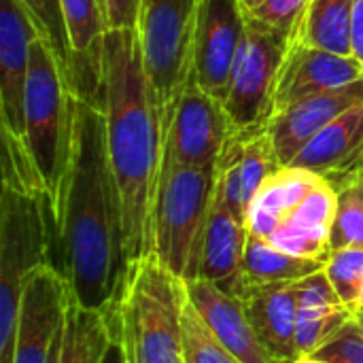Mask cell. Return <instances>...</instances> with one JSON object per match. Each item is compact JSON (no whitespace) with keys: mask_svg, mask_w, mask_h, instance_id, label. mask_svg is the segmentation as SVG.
I'll use <instances>...</instances> for the list:
<instances>
[{"mask_svg":"<svg viewBox=\"0 0 363 363\" xmlns=\"http://www.w3.org/2000/svg\"><path fill=\"white\" fill-rule=\"evenodd\" d=\"M57 249L72 302L87 311H113L130 259L100 100L74 96V140Z\"/></svg>","mask_w":363,"mask_h":363,"instance_id":"cell-1","label":"cell"},{"mask_svg":"<svg viewBox=\"0 0 363 363\" xmlns=\"http://www.w3.org/2000/svg\"><path fill=\"white\" fill-rule=\"evenodd\" d=\"M100 104L117 179L130 264L153 255L155 204L164 164V128L145 72L138 30H106Z\"/></svg>","mask_w":363,"mask_h":363,"instance_id":"cell-2","label":"cell"},{"mask_svg":"<svg viewBox=\"0 0 363 363\" xmlns=\"http://www.w3.org/2000/svg\"><path fill=\"white\" fill-rule=\"evenodd\" d=\"M336 208L338 191L332 183L311 170L281 166L253 198L247 230L289 255L325 262Z\"/></svg>","mask_w":363,"mask_h":363,"instance_id":"cell-3","label":"cell"},{"mask_svg":"<svg viewBox=\"0 0 363 363\" xmlns=\"http://www.w3.org/2000/svg\"><path fill=\"white\" fill-rule=\"evenodd\" d=\"M185 281L155 255L130 264L113 308L115 334L128 363H185Z\"/></svg>","mask_w":363,"mask_h":363,"instance_id":"cell-4","label":"cell"},{"mask_svg":"<svg viewBox=\"0 0 363 363\" xmlns=\"http://www.w3.org/2000/svg\"><path fill=\"white\" fill-rule=\"evenodd\" d=\"M23 119L26 147L60 230L74 140V91L53 51L38 36L30 49Z\"/></svg>","mask_w":363,"mask_h":363,"instance_id":"cell-5","label":"cell"},{"mask_svg":"<svg viewBox=\"0 0 363 363\" xmlns=\"http://www.w3.org/2000/svg\"><path fill=\"white\" fill-rule=\"evenodd\" d=\"M57 228L49 198L2 183L0 198V363H11L26 281L51 262Z\"/></svg>","mask_w":363,"mask_h":363,"instance_id":"cell-6","label":"cell"},{"mask_svg":"<svg viewBox=\"0 0 363 363\" xmlns=\"http://www.w3.org/2000/svg\"><path fill=\"white\" fill-rule=\"evenodd\" d=\"M215 166L162 164L153 255L179 279H198L204 228L215 198Z\"/></svg>","mask_w":363,"mask_h":363,"instance_id":"cell-7","label":"cell"},{"mask_svg":"<svg viewBox=\"0 0 363 363\" xmlns=\"http://www.w3.org/2000/svg\"><path fill=\"white\" fill-rule=\"evenodd\" d=\"M202 0H140L138 38L157 98L164 134L191 77V49Z\"/></svg>","mask_w":363,"mask_h":363,"instance_id":"cell-8","label":"cell"},{"mask_svg":"<svg viewBox=\"0 0 363 363\" xmlns=\"http://www.w3.org/2000/svg\"><path fill=\"white\" fill-rule=\"evenodd\" d=\"M245 19V36L223 100V108L236 130L259 125L270 119L279 72L289 45L287 36L251 21L247 15Z\"/></svg>","mask_w":363,"mask_h":363,"instance_id":"cell-9","label":"cell"},{"mask_svg":"<svg viewBox=\"0 0 363 363\" xmlns=\"http://www.w3.org/2000/svg\"><path fill=\"white\" fill-rule=\"evenodd\" d=\"M70 289L55 266H43L26 281L15 325L11 363H55L62 347Z\"/></svg>","mask_w":363,"mask_h":363,"instance_id":"cell-10","label":"cell"},{"mask_svg":"<svg viewBox=\"0 0 363 363\" xmlns=\"http://www.w3.org/2000/svg\"><path fill=\"white\" fill-rule=\"evenodd\" d=\"M232 130L223 104L189 77L164 134V164L215 166Z\"/></svg>","mask_w":363,"mask_h":363,"instance_id":"cell-11","label":"cell"},{"mask_svg":"<svg viewBox=\"0 0 363 363\" xmlns=\"http://www.w3.org/2000/svg\"><path fill=\"white\" fill-rule=\"evenodd\" d=\"M279 168L281 162L266 123L234 128L215 164V200L247 223L253 198Z\"/></svg>","mask_w":363,"mask_h":363,"instance_id":"cell-12","label":"cell"},{"mask_svg":"<svg viewBox=\"0 0 363 363\" xmlns=\"http://www.w3.org/2000/svg\"><path fill=\"white\" fill-rule=\"evenodd\" d=\"M247 19L238 0H202L191 49V77L223 104Z\"/></svg>","mask_w":363,"mask_h":363,"instance_id":"cell-13","label":"cell"},{"mask_svg":"<svg viewBox=\"0 0 363 363\" xmlns=\"http://www.w3.org/2000/svg\"><path fill=\"white\" fill-rule=\"evenodd\" d=\"M36 30L19 0H0V123L2 132L26 140L23 106L30 49Z\"/></svg>","mask_w":363,"mask_h":363,"instance_id":"cell-14","label":"cell"},{"mask_svg":"<svg viewBox=\"0 0 363 363\" xmlns=\"http://www.w3.org/2000/svg\"><path fill=\"white\" fill-rule=\"evenodd\" d=\"M357 81H363V64L357 57L289 40L277 81L274 111L315 94L342 89Z\"/></svg>","mask_w":363,"mask_h":363,"instance_id":"cell-15","label":"cell"},{"mask_svg":"<svg viewBox=\"0 0 363 363\" xmlns=\"http://www.w3.org/2000/svg\"><path fill=\"white\" fill-rule=\"evenodd\" d=\"M357 104H363V81L342 89L302 98L285 108L274 111L266 121V128L281 166H289L300 149L317 132H321L330 121Z\"/></svg>","mask_w":363,"mask_h":363,"instance_id":"cell-16","label":"cell"},{"mask_svg":"<svg viewBox=\"0 0 363 363\" xmlns=\"http://www.w3.org/2000/svg\"><path fill=\"white\" fill-rule=\"evenodd\" d=\"M289 166L311 170L336 189L363 174V104H357L317 132Z\"/></svg>","mask_w":363,"mask_h":363,"instance_id":"cell-17","label":"cell"},{"mask_svg":"<svg viewBox=\"0 0 363 363\" xmlns=\"http://www.w3.org/2000/svg\"><path fill=\"white\" fill-rule=\"evenodd\" d=\"M185 291L217 340L240 362L283 363L268 351L257 336L240 298L202 279L185 281Z\"/></svg>","mask_w":363,"mask_h":363,"instance_id":"cell-18","label":"cell"},{"mask_svg":"<svg viewBox=\"0 0 363 363\" xmlns=\"http://www.w3.org/2000/svg\"><path fill=\"white\" fill-rule=\"evenodd\" d=\"M70 43L72 66L68 85L77 98L100 100L102 45L106 34L100 0H60Z\"/></svg>","mask_w":363,"mask_h":363,"instance_id":"cell-19","label":"cell"},{"mask_svg":"<svg viewBox=\"0 0 363 363\" xmlns=\"http://www.w3.org/2000/svg\"><path fill=\"white\" fill-rule=\"evenodd\" d=\"M247 238V223L213 198L200 247L198 279L215 283L228 294L242 298L247 291L242 274Z\"/></svg>","mask_w":363,"mask_h":363,"instance_id":"cell-20","label":"cell"},{"mask_svg":"<svg viewBox=\"0 0 363 363\" xmlns=\"http://www.w3.org/2000/svg\"><path fill=\"white\" fill-rule=\"evenodd\" d=\"M240 300L268 351L283 363L298 359V281L253 285Z\"/></svg>","mask_w":363,"mask_h":363,"instance_id":"cell-21","label":"cell"},{"mask_svg":"<svg viewBox=\"0 0 363 363\" xmlns=\"http://www.w3.org/2000/svg\"><path fill=\"white\" fill-rule=\"evenodd\" d=\"M355 315L334 291L325 270L298 281V353L313 355Z\"/></svg>","mask_w":363,"mask_h":363,"instance_id":"cell-22","label":"cell"},{"mask_svg":"<svg viewBox=\"0 0 363 363\" xmlns=\"http://www.w3.org/2000/svg\"><path fill=\"white\" fill-rule=\"evenodd\" d=\"M113 338V311H87L70 300L55 363H100Z\"/></svg>","mask_w":363,"mask_h":363,"instance_id":"cell-23","label":"cell"},{"mask_svg":"<svg viewBox=\"0 0 363 363\" xmlns=\"http://www.w3.org/2000/svg\"><path fill=\"white\" fill-rule=\"evenodd\" d=\"M355 0H311L289 40H300L338 55H353L351 26Z\"/></svg>","mask_w":363,"mask_h":363,"instance_id":"cell-24","label":"cell"},{"mask_svg":"<svg viewBox=\"0 0 363 363\" xmlns=\"http://www.w3.org/2000/svg\"><path fill=\"white\" fill-rule=\"evenodd\" d=\"M325 262L321 259H306L289 255L277 247H272L268 240H262L257 236L247 238L245 249V287L253 285H266V283H285V281H300L308 274H315L323 270Z\"/></svg>","mask_w":363,"mask_h":363,"instance_id":"cell-25","label":"cell"},{"mask_svg":"<svg viewBox=\"0 0 363 363\" xmlns=\"http://www.w3.org/2000/svg\"><path fill=\"white\" fill-rule=\"evenodd\" d=\"M183 359L185 363H242L211 332L185 291L183 304Z\"/></svg>","mask_w":363,"mask_h":363,"instance_id":"cell-26","label":"cell"},{"mask_svg":"<svg viewBox=\"0 0 363 363\" xmlns=\"http://www.w3.org/2000/svg\"><path fill=\"white\" fill-rule=\"evenodd\" d=\"M19 2L23 4L38 38H43L49 45V49L53 51V55L60 62V66L66 74V81H68L70 66H72V53H70V43H68L60 0H19Z\"/></svg>","mask_w":363,"mask_h":363,"instance_id":"cell-27","label":"cell"},{"mask_svg":"<svg viewBox=\"0 0 363 363\" xmlns=\"http://www.w3.org/2000/svg\"><path fill=\"white\" fill-rule=\"evenodd\" d=\"M323 270L334 291L342 300V304L355 315L359 311L363 287V249L359 247L332 249Z\"/></svg>","mask_w":363,"mask_h":363,"instance_id":"cell-28","label":"cell"},{"mask_svg":"<svg viewBox=\"0 0 363 363\" xmlns=\"http://www.w3.org/2000/svg\"><path fill=\"white\" fill-rule=\"evenodd\" d=\"M338 191V208L332 228V249H363V174L342 185Z\"/></svg>","mask_w":363,"mask_h":363,"instance_id":"cell-29","label":"cell"},{"mask_svg":"<svg viewBox=\"0 0 363 363\" xmlns=\"http://www.w3.org/2000/svg\"><path fill=\"white\" fill-rule=\"evenodd\" d=\"M308 2L311 0H266L255 11L245 15L251 21L291 38L306 13Z\"/></svg>","mask_w":363,"mask_h":363,"instance_id":"cell-30","label":"cell"},{"mask_svg":"<svg viewBox=\"0 0 363 363\" xmlns=\"http://www.w3.org/2000/svg\"><path fill=\"white\" fill-rule=\"evenodd\" d=\"M313 357L328 363H363V330L355 317L332 334Z\"/></svg>","mask_w":363,"mask_h":363,"instance_id":"cell-31","label":"cell"},{"mask_svg":"<svg viewBox=\"0 0 363 363\" xmlns=\"http://www.w3.org/2000/svg\"><path fill=\"white\" fill-rule=\"evenodd\" d=\"M106 30H136L140 0H100Z\"/></svg>","mask_w":363,"mask_h":363,"instance_id":"cell-32","label":"cell"},{"mask_svg":"<svg viewBox=\"0 0 363 363\" xmlns=\"http://www.w3.org/2000/svg\"><path fill=\"white\" fill-rule=\"evenodd\" d=\"M351 51L363 64V0L353 2V26H351Z\"/></svg>","mask_w":363,"mask_h":363,"instance_id":"cell-33","label":"cell"},{"mask_svg":"<svg viewBox=\"0 0 363 363\" xmlns=\"http://www.w3.org/2000/svg\"><path fill=\"white\" fill-rule=\"evenodd\" d=\"M100 363H128L125 351H123V347H121V342H119V338L115 334V323H113V338H111V342H108V347L104 351V357H102Z\"/></svg>","mask_w":363,"mask_h":363,"instance_id":"cell-34","label":"cell"},{"mask_svg":"<svg viewBox=\"0 0 363 363\" xmlns=\"http://www.w3.org/2000/svg\"><path fill=\"white\" fill-rule=\"evenodd\" d=\"M240 2V9L245 11V13H251V11H255L259 4H264L266 0H238Z\"/></svg>","mask_w":363,"mask_h":363,"instance_id":"cell-35","label":"cell"},{"mask_svg":"<svg viewBox=\"0 0 363 363\" xmlns=\"http://www.w3.org/2000/svg\"><path fill=\"white\" fill-rule=\"evenodd\" d=\"M291 363H328V362H323V359H317V357H313V355H302V357L294 359Z\"/></svg>","mask_w":363,"mask_h":363,"instance_id":"cell-36","label":"cell"},{"mask_svg":"<svg viewBox=\"0 0 363 363\" xmlns=\"http://www.w3.org/2000/svg\"><path fill=\"white\" fill-rule=\"evenodd\" d=\"M355 321H357V323L362 325V330H363V308H359V311L355 313Z\"/></svg>","mask_w":363,"mask_h":363,"instance_id":"cell-37","label":"cell"},{"mask_svg":"<svg viewBox=\"0 0 363 363\" xmlns=\"http://www.w3.org/2000/svg\"><path fill=\"white\" fill-rule=\"evenodd\" d=\"M359 308H363V287H362V298H359Z\"/></svg>","mask_w":363,"mask_h":363,"instance_id":"cell-38","label":"cell"}]
</instances>
